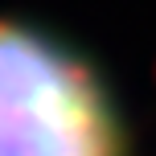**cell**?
I'll return each instance as SVG.
<instances>
[{
	"mask_svg": "<svg viewBox=\"0 0 156 156\" xmlns=\"http://www.w3.org/2000/svg\"><path fill=\"white\" fill-rule=\"evenodd\" d=\"M0 156H127L111 86L70 41L0 21Z\"/></svg>",
	"mask_w": 156,
	"mask_h": 156,
	"instance_id": "cell-1",
	"label": "cell"
}]
</instances>
